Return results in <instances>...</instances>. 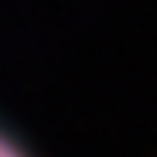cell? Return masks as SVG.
<instances>
[{
  "label": "cell",
  "mask_w": 157,
  "mask_h": 157,
  "mask_svg": "<svg viewBox=\"0 0 157 157\" xmlns=\"http://www.w3.org/2000/svg\"><path fill=\"white\" fill-rule=\"evenodd\" d=\"M0 157H29V151H26L13 135H6L3 128H0Z\"/></svg>",
  "instance_id": "obj_1"
}]
</instances>
